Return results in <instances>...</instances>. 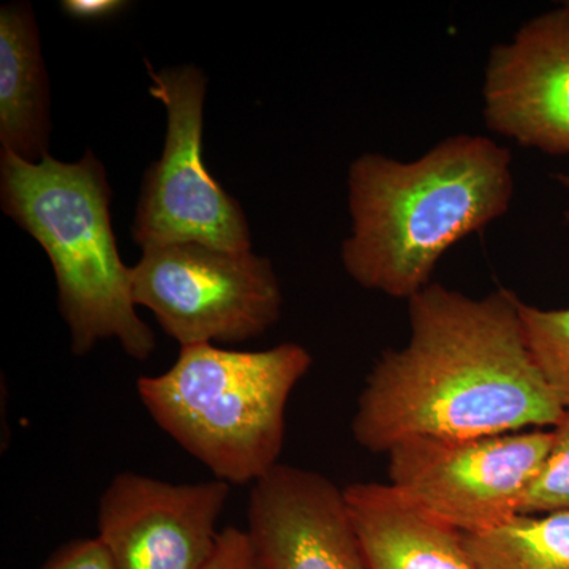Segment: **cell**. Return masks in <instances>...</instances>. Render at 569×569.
I'll use <instances>...</instances> for the list:
<instances>
[{
	"instance_id": "6da1fadb",
	"label": "cell",
	"mask_w": 569,
	"mask_h": 569,
	"mask_svg": "<svg viewBox=\"0 0 569 569\" xmlns=\"http://www.w3.org/2000/svg\"><path fill=\"white\" fill-rule=\"evenodd\" d=\"M410 337L366 378L351 432L372 455L415 437L471 438L553 427L565 408L531 355L518 296L429 283L408 299Z\"/></svg>"
},
{
	"instance_id": "7a4b0ae2",
	"label": "cell",
	"mask_w": 569,
	"mask_h": 569,
	"mask_svg": "<svg viewBox=\"0 0 569 569\" xmlns=\"http://www.w3.org/2000/svg\"><path fill=\"white\" fill-rule=\"evenodd\" d=\"M512 197L511 152L482 134L445 138L413 162L362 153L348 170L343 268L359 287L408 301L441 257L505 216Z\"/></svg>"
},
{
	"instance_id": "3957f363",
	"label": "cell",
	"mask_w": 569,
	"mask_h": 569,
	"mask_svg": "<svg viewBox=\"0 0 569 569\" xmlns=\"http://www.w3.org/2000/svg\"><path fill=\"white\" fill-rule=\"evenodd\" d=\"M111 187L103 163L86 151L78 162H28L0 148V204L47 252L58 287L59 312L69 326L70 350L91 353L118 340L130 358L146 361L156 335L132 293L111 222Z\"/></svg>"
},
{
	"instance_id": "277c9868",
	"label": "cell",
	"mask_w": 569,
	"mask_h": 569,
	"mask_svg": "<svg viewBox=\"0 0 569 569\" xmlns=\"http://www.w3.org/2000/svg\"><path fill=\"white\" fill-rule=\"evenodd\" d=\"M313 365L299 343L261 351L182 347L137 391L153 421L219 481L249 485L279 466L291 392Z\"/></svg>"
},
{
	"instance_id": "5b68a950",
	"label": "cell",
	"mask_w": 569,
	"mask_h": 569,
	"mask_svg": "<svg viewBox=\"0 0 569 569\" xmlns=\"http://www.w3.org/2000/svg\"><path fill=\"white\" fill-rule=\"evenodd\" d=\"M132 293L181 348L263 336L279 321L283 302L269 258L198 242L142 249Z\"/></svg>"
},
{
	"instance_id": "8992f818",
	"label": "cell",
	"mask_w": 569,
	"mask_h": 569,
	"mask_svg": "<svg viewBox=\"0 0 569 569\" xmlns=\"http://www.w3.org/2000/svg\"><path fill=\"white\" fill-rule=\"evenodd\" d=\"M149 92L167 110L163 152L142 179L132 238L141 249L198 242L217 249L252 250L244 209L209 173L203 159L208 81L194 66L156 70Z\"/></svg>"
},
{
	"instance_id": "52a82bcc",
	"label": "cell",
	"mask_w": 569,
	"mask_h": 569,
	"mask_svg": "<svg viewBox=\"0 0 569 569\" xmlns=\"http://www.w3.org/2000/svg\"><path fill=\"white\" fill-rule=\"evenodd\" d=\"M552 430L471 438L415 437L388 452V485L462 535L485 533L520 515L548 456Z\"/></svg>"
},
{
	"instance_id": "ba28073f",
	"label": "cell",
	"mask_w": 569,
	"mask_h": 569,
	"mask_svg": "<svg viewBox=\"0 0 569 569\" xmlns=\"http://www.w3.org/2000/svg\"><path fill=\"white\" fill-rule=\"evenodd\" d=\"M230 497L219 479L174 485L123 471L99 503V538L114 569H203Z\"/></svg>"
},
{
	"instance_id": "9c48e42d",
	"label": "cell",
	"mask_w": 569,
	"mask_h": 569,
	"mask_svg": "<svg viewBox=\"0 0 569 569\" xmlns=\"http://www.w3.org/2000/svg\"><path fill=\"white\" fill-rule=\"evenodd\" d=\"M488 129L550 156H569V2L527 21L490 50Z\"/></svg>"
},
{
	"instance_id": "30bf717a",
	"label": "cell",
	"mask_w": 569,
	"mask_h": 569,
	"mask_svg": "<svg viewBox=\"0 0 569 569\" xmlns=\"http://www.w3.org/2000/svg\"><path fill=\"white\" fill-rule=\"evenodd\" d=\"M247 522L266 569H367L346 492L317 471L279 463L254 482Z\"/></svg>"
},
{
	"instance_id": "8fae6325",
	"label": "cell",
	"mask_w": 569,
	"mask_h": 569,
	"mask_svg": "<svg viewBox=\"0 0 569 569\" xmlns=\"http://www.w3.org/2000/svg\"><path fill=\"white\" fill-rule=\"evenodd\" d=\"M367 569H477L460 531L408 503L389 485L343 489Z\"/></svg>"
},
{
	"instance_id": "7c38bea8",
	"label": "cell",
	"mask_w": 569,
	"mask_h": 569,
	"mask_svg": "<svg viewBox=\"0 0 569 569\" xmlns=\"http://www.w3.org/2000/svg\"><path fill=\"white\" fill-rule=\"evenodd\" d=\"M50 84L40 31L28 2L0 9V144L28 162L48 156Z\"/></svg>"
},
{
	"instance_id": "4fadbf2b",
	"label": "cell",
	"mask_w": 569,
	"mask_h": 569,
	"mask_svg": "<svg viewBox=\"0 0 569 569\" xmlns=\"http://www.w3.org/2000/svg\"><path fill=\"white\" fill-rule=\"evenodd\" d=\"M477 569H569V511L526 516L485 533L463 535Z\"/></svg>"
},
{
	"instance_id": "5bb4252c",
	"label": "cell",
	"mask_w": 569,
	"mask_h": 569,
	"mask_svg": "<svg viewBox=\"0 0 569 569\" xmlns=\"http://www.w3.org/2000/svg\"><path fill=\"white\" fill-rule=\"evenodd\" d=\"M523 335L535 361L563 408H569V307L541 309L519 302Z\"/></svg>"
},
{
	"instance_id": "9a60e30c",
	"label": "cell",
	"mask_w": 569,
	"mask_h": 569,
	"mask_svg": "<svg viewBox=\"0 0 569 569\" xmlns=\"http://www.w3.org/2000/svg\"><path fill=\"white\" fill-rule=\"evenodd\" d=\"M560 511H569V408L552 427L548 456L520 503V515L526 516Z\"/></svg>"
},
{
	"instance_id": "2e32d148",
	"label": "cell",
	"mask_w": 569,
	"mask_h": 569,
	"mask_svg": "<svg viewBox=\"0 0 569 569\" xmlns=\"http://www.w3.org/2000/svg\"><path fill=\"white\" fill-rule=\"evenodd\" d=\"M203 569H266L249 531L227 527L220 531L217 548Z\"/></svg>"
},
{
	"instance_id": "e0dca14e",
	"label": "cell",
	"mask_w": 569,
	"mask_h": 569,
	"mask_svg": "<svg viewBox=\"0 0 569 569\" xmlns=\"http://www.w3.org/2000/svg\"><path fill=\"white\" fill-rule=\"evenodd\" d=\"M40 569H114L99 538H81L56 550Z\"/></svg>"
},
{
	"instance_id": "ac0fdd59",
	"label": "cell",
	"mask_w": 569,
	"mask_h": 569,
	"mask_svg": "<svg viewBox=\"0 0 569 569\" xmlns=\"http://www.w3.org/2000/svg\"><path fill=\"white\" fill-rule=\"evenodd\" d=\"M122 0H63L61 9L67 17L78 21H102L126 9Z\"/></svg>"
},
{
	"instance_id": "d6986e66",
	"label": "cell",
	"mask_w": 569,
	"mask_h": 569,
	"mask_svg": "<svg viewBox=\"0 0 569 569\" xmlns=\"http://www.w3.org/2000/svg\"><path fill=\"white\" fill-rule=\"evenodd\" d=\"M557 179V182L561 183L563 187H568L569 189V173H559L553 176ZM565 222L569 224V209L565 212Z\"/></svg>"
}]
</instances>
